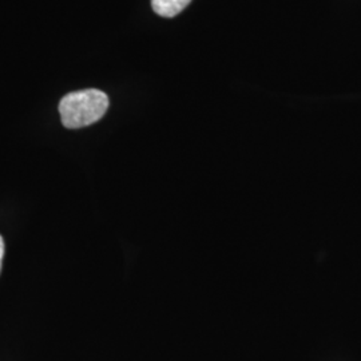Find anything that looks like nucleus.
Here are the masks:
<instances>
[{"label": "nucleus", "mask_w": 361, "mask_h": 361, "mask_svg": "<svg viewBox=\"0 0 361 361\" xmlns=\"http://www.w3.org/2000/svg\"><path fill=\"white\" fill-rule=\"evenodd\" d=\"M109 97L98 89L74 91L59 102V114L67 129H80L98 122L109 109Z\"/></svg>", "instance_id": "1"}, {"label": "nucleus", "mask_w": 361, "mask_h": 361, "mask_svg": "<svg viewBox=\"0 0 361 361\" xmlns=\"http://www.w3.org/2000/svg\"><path fill=\"white\" fill-rule=\"evenodd\" d=\"M192 0H152L155 13L164 18H173L185 10Z\"/></svg>", "instance_id": "2"}, {"label": "nucleus", "mask_w": 361, "mask_h": 361, "mask_svg": "<svg viewBox=\"0 0 361 361\" xmlns=\"http://www.w3.org/2000/svg\"><path fill=\"white\" fill-rule=\"evenodd\" d=\"M3 257H4V240L0 235V271H1V264H3Z\"/></svg>", "instance_id": "3"}]
</instances>
